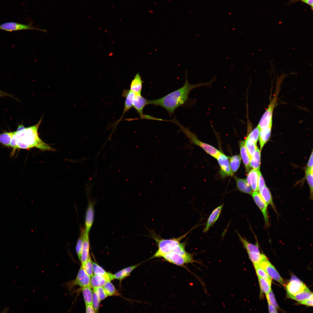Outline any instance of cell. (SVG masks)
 <instances>
[{
	"label": "cell",
	"instance_id": "cell-1",
	"mask_svg": "<svg viewBox=\"0 0 313 313\" xmlns=\"http://www.w3.org/2000/svg\"><path fill=\"white\" fill-rule=\"evenodd\" d=\"M185 81L183 85L180 88L161 98L148 100V105L160 106L165 109L171 115L178 107L183 105L188 100L190 92L194 89L199 87H209L215 81V77L211 81L197 84H190L188 80L187 71L185 72Z\"/></svg>",
	"mask_w": 313,
	"mask_h": 313
},
{
	"label": "cell",
	"instance_id": "cell-2",
	"mask_svg": "<svg viewBox=\"0 0 313 313\" xmlns=\"http://www.w3.org/2000/svg\"><path fill=\"white\" fill-rule=\"evenodd\" d=\"M41 118L35 125L14 132L17 149H28L36 147L43 151L53 150L54 149L39 137L38 129L42 121Z\"/></svg>",
	"mask_w": 313,
	"mask_h": 313
},
{
	"label": "cell",
	"instance_id": "cell-3",
	"mask_svg": "<svg viewBox=\"0 0 313 313\" xmlns=\"http://www.w3.org/2000/svg\"><path fill=\"white\" fill-rule=\"evenodd\" d=\"M188 232L176 238L164 239L154 236L158 249L151 258L161 257L165 254L174 251L181 255L185 256L188 252L185 250V243L180 241Z\"/></svg>",
	"mask_w": 313,
	"mask_h": 313
},
{
	"label": "cell",
	"instance_id": "cell-4",
	"mask_svg": "<svg viewBox=\"0 0 313 313\" xmlns=\"http://www.w3.org/2000/svg\"><path fill=\"white\" fill-rule=\"evenodd\" d=\"M175 124L178 126L181 130L190 140L192 143L199 146L205 151L216 159L220 152L214 147L200 141L196 134L191 132L189 128L183 126L178 120Z\"/></svg>",
	"mask_w": 313,
	"mask_h": 313
},
{
	"label": "cell",
	"instance_id": "cell-5",
	"mask_svg": "<svg viewBox=\"0 0 313 313\" xmlns=\"http://www.w3.org/2000/svg\"><path fill=\"white\" fill-rule=\"evenodd\" d=\"M161 257L166 261L176 265L183 267L185 264L196 262L193 259V255L186 256L174 252L172 251L163 255Z\"/></svg>",
	"mask_w": 313,
	"mask_h": 313
},
{
	"label": "cell",
	"instance_id": "cell-6",
	"mask_svg": "<svg viewBox=\"0 0 313 313\" xmlns=\"http://www.w3.org/2000/svg\"><path fill=\"white\" fill-rule=\"evenodd\" d=\"M285 288L288 296L296 295L308 289L306 285L295 276H293Z\"/></svg>",
	"mask_w": 313,
	"mask_h": 313
},
{
	"label": "cell",
	"instance_id": "cell-7",
	"mask_svg": "<svg viewBox=\"0 0 313 313\" xmlns=\"http://www.w3.org/2000/svg\"><path fill=\"white\" fill-rule=\"evenodd\" d=\"M278 93H276L258 125L260 129L272 124V117L274 108L277 99Z\"/></svg>",
	"mask_w": 313,
	"mask_h": 313
},
{
	"label": "cell",
	"instance_id": "cell-8",
	"mask_svg": "<svg viewBox=\"0 0 313 313\" xmlns=\"http://www.w3.org/2000/svg\"><path fill=\"white\" fill-rule=\"evenodd\" d=\"M259 267L265 271L272 279L285 286V282L274 267L270 262L267 257L258 264Z\"/></svg>",
	"mask_w": 313,
	"mask_h": 313
},
{
	"label": "cell",
	"instance_id": "cell-9",
	"mask_svg": "<svg viewBox=\"0 0 313 313\" xmlns=\"http://www.w3.org/2000/svg\"><path fill=\"white\" fill-rule=\"evenodd\" d=\"M0 30L9 32L27 30H35L46 32V30L33 26L32 23L25 24L13 22H7L0 25Z\"/></svg>",
	"mask_w": 313,
	"mask_h": 313
},
{
	"label": "cell",
	"instance_id": "cell-10",
	"mask_svg": "<svg viewBox=\"0 0 313 313\" xmlns=\"http://www.w3.org/2000/svg\"><path fill=\"white\" fill-rule=\"evenodd\" d=\"M90 278L81 265L76 279L68 283V285L70 288H72L76 285H78L81 288L90 286Z\"/></svg>",
	"mask_w": 313,
	"mask_h": 313
},
{
	"label": "cell",
	"instance_id": "cell-11",
	"mask_svg": "<svg viewBox=\"0 0 313 313\" xmlns=\"http://www.w3.org/2000/svg\"><path fill=\"white\" fill-rule=\"evenodd\" d=\"M252 195L255 203L262 213L265 226L266 227H268L269 226V222L267 211L268 205L265 202L257 191H254Z\"/></svg>",
	"mask_w": 313,
	"mask_h": 313
},
{
	"label": "cell",
	"instance_id": "cell-12",
	"mask_svg": "<svg viewBox=\"0 0 313 313\" xmlns=\"http://www.w3.org/2000/svg\"><path fill=\"white\" fill-rule=\"evenodd\" d=\"M136 94L130 90L124 89L123 91L122 96L125 99L122 115L120 119L115 123V127L122 119L124 114L133 106V103Z\"/></svg>",
	"mask_w": 313,
	"mask_h": 313
},
{
	"label": "cell",
	"instance_id": "cell-13",
	"mask_svg": "<svg viewBox=\"0 0 313 313\" xmlns=\"http://www.w3.org/2000/svg\"><path fill=\"white\" fill-rule=\"evenodd\" d=\"M114 279V274L109 272L104 276L94 274L90 278V286L93 288L103 287L106 282Z\"/></svg>",
	"mask_w": 313,
	"mask_h": 313
},
{
	"label": "cell",
	"instance_id": "cell-14",
	"mask_svg": "<svg viewBox=\"0 0 313 313\" xmlns=\"http://www.w3.org/2000/svg\"><path fill=\"white\" fill-rule=\"evenodd\" d=\"M81 232L83 236V243L80 261L81 265L83 267L90 255V242L89 233L87 232L85 229L82 231Z\"/></svg>",
	"mask_w": 313,
	"mask_h": 313
},
{
	"label": "cell",
	"instance_id": "cell-15",
	"mask_svg": "<svg viewBox=\"0 0 313 313\" xmlns=\"http://www.w3.org/2000/svg\"><path fill=\"white\" fill-rule=\"evenodd\" d=\"M228 159V157L221 152L216 158L220 166V172L223 176H231L233 174Z\"/></svg>",
	"mask_w": 313,
	"mask_h": 313
},
{
	"label": "cell",
	"instance_id": "cell-16",
	"mask_svg": "<svg viewBox=\"0 0 313 313\" xmlns=\"http://www.w3.org/2000/svg\"><path fill=\"white\" fill-rule=\"evenodd\" d=\"M148 100L141 95V94H136L133 107L139 114L141 119H144L145 114L143 113V110L145 106L148 105Z\"/></svg>",
	"mask_w": 313,
	"mask_h": 313
},
{
	"label": "cell",
	"instance_id": "cell-17",
	"mask_svg": "<svg viewBox=\"0 0 313 313\" xmlns=\"http://www.w3.org/2000/svg\"><path fill=\"white\" fill-rule=\"evenodd\" d=\"M223 206V204H222L217 207L212 211L206 221L203 230V232L204 233L207 232L210 228L214 225L218 219Z\"/></svg>",
	"mask_w": 313,
	"mask_h": 313
},
{
	"label": "cell",
	"instance_id": "cell-18",
	"mask_svg": "<svg viewBox=\"0 0 313 313\" xmlns=\"http://www.w3.org/2000/svg\"><path fill=\"white\" fill-rule=\"evenodd\" d=\"M94 204L90 202L87 207L85 215V230L89 233L94 221Z\"/></svg>",
	"mask_w": 313,
	"mask_h": 313
},
{
	"label": "cell",
	"instance_id": "cell-19",
	"mask_svg": "<svg viewBox=\"0 0 313 313\" xmlns=\"http://www.w3.org/2000/svg\"><path fill=\"white\" fill-rule=\"evenodd\" d=\"M272 126V124H271L260 129L259 139L260 144V151L270 138Z\"/></svg>",
	"mask_w": 313,
	"mask_h": 313
},
{
	"label": "cell",
	"instance_id": "cell-20",
	"mask_svg": "<svg viewBox=\"0 0 313 313\" xmlns=\"http://www.w3.org/2000/svg\"><path fill=\"white\" fill-rule=\"evenodd\" d=\"M258 170L253 169L249 172L246 181L254 191L258 190Z\"/></svg>",
	"mask_w": 313,
	"mask_h": 313
},
{
	"label": "cell",
	"instance_id": "cell-21",
	"mask_svg": "<svg viewBox=\"0 0 313 313\" xmlns=\"http://www.w3.org/2000/svg\"><path fill=\"white\" fill-rule=\"evenodd\" d=\"M241 156L245 167L247 172L249 171L250 168V157L245 145V141L239 143Z\"/></svg>",
	"mask_w": 313,
	"mask_h": 313
},
{
	"label": "cell",
	"instance_id": "cell-22",
	"mask_svg": "<svg viewBox=\"0 0 313 313\" xmlns=\"http://www.w3.org/2000/svg\"><path fill=\"white\" fill-rule=\"evenodd\" d=\"M143 82L141 76L137 73L131 81L130 90L135 94H141Z\"/></svg>",
	"mask_w": 313,
	"mask_h": 313
},
{
	"label": "cell",
	"instance_id": "cell-23",
	"mask_svg": "<svg viewBox=\"0 0 313 313\" xmlns=\"http://www.w3.org/2000/svg\"><path fill=\"white\" fill-rule=\"evenodd\" d=\"M236 232L244 248L245 249L247 253H260L257 243L254 244L249 242L245 237L242 236L237 232Z\"/></svg>",
	"mask_w": 313,
	"mask_h": 313
},
{
	"label": "cell",
	"instance_id": "cell-24",
	"mask_svg": "<svg viewBox=\"0 0 313 313\" xmlns=\"http://www.w3.org/2000/svg\"><path fill=\"white\" fill-rule=\"evenodd\" d=\"M259 192L265 202L268 205H271L274 211L276 212L275 206L273 201L272 194L267 187L265 186Z\"/></svg>",
	"mask_w": 313,
	"mask_h": 313
},
{
	"label": "cell",
	"instance_id": "cell-25",
	"mask_svg": "<svg viewBox=\"0 0 313 313\" xmlns=\"http://www.w3.org/2000/svg\"><path fill=\"white\" fill-rule=\"evenodd\" d=\"M260 151L257 147L250 160V167L258 171L259 170L260 165Z\"/></svg>",
	"mask_w": 313,
	"mask_h": 313
},
{
	"label": "cell",
	"instance_id": "cell-26",
	"mask_svg": "<svg viewBox=\"0 0 313 313\" xmlns=\"http://www.w3.org/2000/svg\"><path fill=\"white\" fill-rule=\"evenodd\" d=\"M140 264L134 265L125 268L114 274V279L121 280L127 276Z\"/></svg>",
	"mask_w": 313,
	"mask_h": 313
},
{
	"label": "cell",
	"instance_id": "cell-27",
	"mask_svg": "<svg viewBox=\"0 0 313 313\" xmlns=\"http://www.w3.org/2000/svg\"><path fill=\"white\" fill-rule=\"evenodd\" d=\"M313 297V293L309 289L295 295L288 296L298 302L312 299Z\"/></svg>",
	"mask_w": 313,
	"mask_h": 313
},
{
	"label": "cell",
	"instance_id": "cell-28",
	"mask_svg": "<svg viewBox=\"0 0 313 313\" xmlns=\"http://www.w3.org/2000/svg\"><path fill=\"white\" fill-rule=\"evenodd\" d=\"M237 186L241 192L252 195V190L246 181L243 179L238 178L236 180Z\"/></svg>",
	"mask_w": 313,
	"mask_h": 313
},
{
	"label": "cell",
	"instance_id": "cell-29",
	"mask_svg": "<svg viewBox=\"0 0 313 313\" xmlns=\"http://www.w3.org/2000/svg\"><path fill=\"white\" fill-rule=\"evenodd\" d=\"M85 305L92 304L93 292L90 286L81 288Z\"/></svg>",
	"mask_w": 313,
	"mask_h": 313
},
{
	"label": "cell",
	"instance_id": "cell-30",
	"mask_svg": "<svg viewBox=\"0 0 313 313\" xmlns=\"http://www.w3.org/2000/svg\"><path fill=\"white\" fill-rule=\"evenodd\" d=\"M103 287L108 296H119L120 295L119 292L116 290L111 281L106 282Z\"/></svg>",
	"mask_w": 313,
	"mask_h": 313
},
{
	"label": "cell",
	"instance_id": "cell-31",
	"mask_svg": "<svg viewBox=\"0 0 313 313\" xmlns=\"http://www.w3.org/2000/svg\"><path fill=\"white\" fill-rule=\"evenodd\" d=\"M230 167L232 171L235 172L239 169L240 164L241 158L239 155H236L229 157Z\"/></svg>",
	"mask_w": 313,
	"mask_h": 313
},
{
	"label": "cell",
	"instance_id": "cell-32",
	"mask_svg": "<svg viewBox=\"0 0 313 313\" xmlns=\"http://www.w3.org/2000/svg\"><path fill=\"white\" fill-rule=\"evenodd\" d=\"M261 290L260 295L263 293L265 295L271 290V284L269 283L264 279L260 277H258Z\"/></svg>",
	"mask_w": 313,
	"mask_h": 313
},
{
	"label": "cell",
	"instance_id": "cell-33",
	"mask_svg": "<svg viewBox=\"0 0 313 313\" xmlns=\"http://www.w3.org/2000/svg\"><path fill=\"white\" fill-rule=\"evenodd\" d=\"M249 259L253 265L259 264L263 259L266 257L263 254L260 253L248 252Z\"/></svg>",
	"mask_w": 313,
	"mask_h": 313
},
{
	"label": "cell",
	"instance_id": "cell-34",
	"mask_svg": "<svg viewBox=\"0 0 313 313\" xmlns=\"http://www.w3.org/2000/svg\"><path fill=\"white\" fill-rule=\"evenodd\" d=\"M256 143H257L247 137L245 140V146L250 158L253 155L257 148Z\"/></svg>",
	"mask_w": 313,
	"mask_h": 313
},
{
	"label": "cell",
	"instance_id": "cell-35",
	"mask_svg": "<svg viewBox=\"0 0 313 313\" xmlns=\"http://www.w3.org/2000/svg\"><path fill=\"white\" fill-rule=\"evenodd\" d=\"M14 132H5L0 134V143L7 147H10L11 139Z\"/></svg>",
	"mask_w": 313,
	"mask_h": 313
},
{
	"label": "cell",
	"instance_id": "cell-36",
	"mask_svg": "<svg viewBox=\"0 0 313 313\" xmlns=\"http://www.w3.org/2000/svg\"><path fill=\"white\" fill-rule=\"evenodd\" d=\"M258 277L262 278L271 284L272 279L265 270L261 268L258 264L253 265Z\"/></svg>",
	"mask_w": 313,
	"mask_h": 313
},
{
	"label": "cell",
	"instance_id": "cell-37",
	"mask_svg": "<svg viewBox=\"0 0 313 313\" xmlns=\"http://www.w3.org/2000/svg\"><path fill=\"white\" fill-rule=\"evenodd\" d=\"M92 261L90 255L83 267L86 273L90 277L93 275Z\"/></svg>",
	"mask_w": 313,
	"mask_h": 313
},
{
	"label": "cell",
	"instance_id": "cell-38",
	"mask_svg": "<svg viewBox=\"0 0 313 313\" xmlns=\"http://www.w3.org/2000/svg\"><path fill=\"white\" fill-rule=\"evenodd\" d=\"M93 291L96 293L99 300L101 301L105 299L108 296L103 287H99L93 288Z\"/></svg>",
	"mask_w": 313,
	"mask_h": 313
},
{
	"label": "cell",
	"instance_id": "cell-39",
	"mask_svg": "<svg viewBox=\"0 0 313 313\" xmlns=\"http://www.w3.org/2000/svg\"><path fill=\"white\" fill-rule=\"evenodd\" d=\"M313 170L311 171H306V177L310 190V198L312 199L313 197Z\"/></svg>",
	"mask_w": 313,
	"mask_h": 313
},
{
	"label": "cell",
	"instance_id": "cell-40",
	"mask_svg": "<svg viewBox=\"0 0 313 313\" xmlns=\"http://www.w3.org/2000/svg\"><path fill=\"white\" fill-rule=\"evenodd\" d=\"M267 302L272 305L276 309H278L279 306L276 300L275 296L272 290L266 295Z\"/></svg>",
	"mask_w": 313,
	"mask_h": 313
},
{
	"label": "cell",
	"instance_id": "cell-41",
	"mask_svg": "<svg viewBox=\"0 0 313 313\" xmlns=\"http://www.w3.org/2000/svg\"><path fill=\"white\" fill-rule=\"evenodd\" d=\"M92 267L93 272L95 274L104 276L108 272L95 262H92Z\"/></svg>",
	"mask_w": 313,
	"mask_h": 313
},
{
	"label": "cell",
	"instance_id": "cell-42",
	"mask_svg": "<svg viewBox=\"0 0 313 313\" xmlns=\"http://www.w3.org/2000/svg\"><path fill=\"white\" fill-rule=\"evenodd\" d=\"M260 129L257 126L248 135L247 137L257 143L259 138Z\"/></svg>",
	"mask_w": 313,
	"mask_h": 313
},
{
	"label": "cell",
	"instance_id": "cell-43",
	"mask_svg": "<svg viewBox=\"0 0 313 313\" xmlns=\"http://www.w3.org/2000/svg\"><path fill=\"white\" fill-rule=\"evenodd\" d=\"M83 236L81 232L80 236L78 239L76 247V251L79 260L80 261L82 248Z\"/></svg>",
	"mask_w": 313,
	"mask_h": 313
},
{
	"label": "cell",
	"instance_id": "cell-44",
	"mask_svg": "<svg viewBox=\"0 0 313 313\" xmlns=\"http://www.w3.org/2000/svg\"><path fill=\"white\" fill-rule=\"evenodd\" d=\"M100 301L96 293L93 291L92 305L95 313L98 312L99 311Z\"/></svg>",
	"mask_w": 313,
	"mask_h": 313
},
{
	"label": "cell",
	"instance_id": "cell-45",
	"mask_svg": "<svg viewBox=\"0 0 313 313\" xmlns=\"http://www.w3.org/2000/svg\"><path fill=\"white\" fill-rule=\"evenodd\" d=\"M258 172L259 177L258 186V190L259 192L266 185L263 177L260 171H258Z\"/></svg>",
	"mask_w": 313,
	"mask_h": 313
},
{
	"label": "cell",
	"instance_id": "cell-46",
	"mask_svg": "<svg viewBox=\"0 0 313 313\" xmlns=\"http://www.w3.org/2000/svg\"><path fill=\"white\" fill-rule=\"evenodd\" d=\"M312 170H313V151L309 158L306 171H311Z\"/></svg>",
	"mask_w": 313,
	"mask_h": 313
},
{
	"label": "cell",
	"instance_id": "cell-47",
	"mask_svg": "<svg viewBox=\"0 0 313 313\" xmlns=\"http://www.w3.org/2000/svg\"><path fill=\"white\" fill-rule=\"evenodd\" d=\"M313 299L312 298L301 301L298 302V304L305 305L309 306H312L313 304Z\"/></svg>",
	"mask_w": 313,
	"mask_h": 313
},
{
	"label": "cell",
	"instance_id": "cell-48",
	"mask_svg": "<svg viewBox=\"0 0 313 313\" xmlns=\"http://www.w3.org/2000/svg\"><path fill=\"white\" fill-rule=\"evenodd\" d=\"M85 310L86 313H95L92 304L85 305Z\"/></svg>",
	"mask_w": 313,
	"mask_h": 313
},
{
	"label": "cell",
	"instance_id": "cell-49",
	"mask_svg": "<svg viewBox=\"0 0 313 313\" xmlns=\"http://www.w3.org/2000/svg\"><path fill=\"white\" fill-rule=\"evenodd\" d=\"M269 312L270 313H277L276 309L272 305L268 302Z\"/></svg>",
	"mask_w": 313,
	"mask_h": 313
},
{
	"label": "cell",
	"instance_id": "cell-50",
	"mask_svg": "<svg viewBox=\"0 0 313 313\" xmlns=\"http://www.w3.org/2000/svg\"><path fill=\"white\" fill-rule=\"evenodd\" d=\"M309 5L310 6L312 10L313 9V0H298Z\"/></svg>",
	"mask_w": 313,
	"mask_h": 313
},
{
	"label": "cell",
	"instance_id": "cell-51",
	"mask_svg": "<svg viewBox=\"0 0 313 313\" xmlns=\"http://www.w3.org/2000/svg\"><path fill=\"white\" fill-rule=\"evenodd\" d=\"M6 96H10V95L0 90V97H3Z\"/></svg>",
	"mask_w": 313,
	"mask_h": 313
}]
</instances>
